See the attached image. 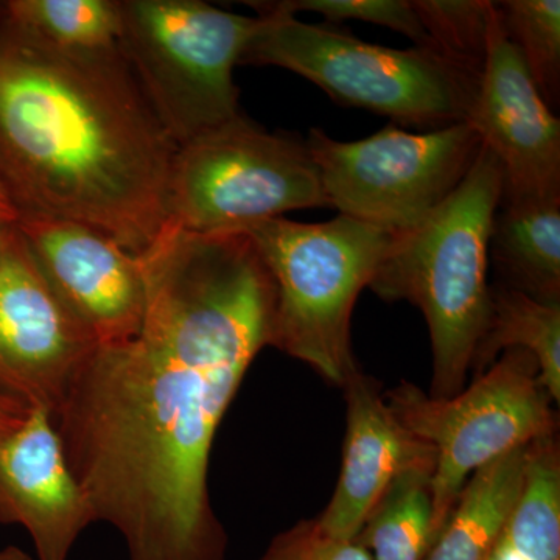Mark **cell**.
Here are the masks:
<instances>
[{
    "mask_svg": "<svg viewBox=\"0 0 560 560\" xmlns=\"http://www.w3.org/2000/svg\"><path fill=\"white\" fill-rule=\"evenodd\" d=\"M138 257L147 290L138 334L97 345L51 420L128 560H224L210 452L250 364L271 346L275 287L243 232L165 228Z\"/></svg>",
    "mask_w": 560,
    "mask_h": 560,
    "instance_id": "cell-1",
    "label": "cell"
},
{
    "mask_svg": "<svg viewBox=\"0 0 560 560\" xmlns=\"http://www.w3.org/2000/svg\"><path fill=\"white\" fill-rule=\"evenodd\" d=\"M176 151L119 46L62 49L0 3V180L20 217L73 221L142 256L167 224Z\"/></svg>",
    "mask_w": 560,
    "mask_h": 560,
    "instance_id": "cell-2",
    "label": "cell"
},
{
    "mask_svg": "<svg viewBox=\"0 0 560 560\" xmlns=\"http://www.w3.org/2000/svg\"><path fill=\"white\" fill-rule=\"evenodd\" d=\"M501 195L503 172L482 147L458 189L418 228L394 235L371 280L382 300L408 301L423 313L433 352L430 396L452 397L466 388L488 327L489 242Z\"/></svg>",
    "mask_w": 560,
    "mask_h": 560,
    "instance_id": "cell-3",
    "label": "cell"
},
{
    "mask_svg": "<svg viewBox=\"0 0 560 560\" xmlns=\"http://www.w3.org/2000/svg\"><path fill=\"white\" fill-rule=\"evenodd\" d=\"M275 287L272 348L308 364L330 385L359 370L350 320L394 235L338 215L324 223L271 219L242 230Z\"/></svg>",
    "mask_w": 560,
    "mask_h": 560,
    "instance_id": "cell-4",
    "label": "cell"
},
{
    "mask_svg": "<svg viewBox=\"0 0 560 560\" xmlns=\"http://www.w3.org/2000/svg\"><path fill=\"white\" fill-rule=\"evenodd\" d=\"M250 5L259 16L241 65L290 70L338 105L372 110L408 127L430 131L467 120L480 80L433 51L390 49L349 31L307 24L264 2Z\"/></svg>",
    "mask_w": 560,
    "mask_h": 560,
    "instance_id": "cell-5",
    "label": "cell"
},
{
    "mask_svg": "<svg viewBox=\"0 0 560 560\" xmlns=\"http://www.w3.org/2000/svg\"><path fill=\"white\" fill-rule=\"evenodd\" d=\"M119 11L121 54L176 145L242 116L234 68L257 16L198 0H119Z\"/></svg>",
    "mask_w": 560,
    "mask_h": 560,
    "instance_id": "cell-6",
    "label": "cell"
},
{
    "mask_svg": "<svg viewBox=\"0 0 560 560\" xmlns=\"http://www.w3.org/2000/svg\"><path fill=\"white\" fill-rule=\"evenodd\" d=\"M316 208H329V201L307 142L238 116L178 147L165 228L228 234Z\"/></svg>",
    "mask_w": 560,
    "mask_h": 560,
    "instance_id": "cell-7",
    "label": "cell"
},
{
    "mask_svg": "<svg viewBox=\"0 0 560 560\" xmlns=\"http://www.w3.org/2000/svg\"><path fill=\"white\" fill-rule=\"evenodd\" d=\"M401 425L436 452L431 478L440 536L460 490L475 471L508 453L558 434L555 401L526 350H506L452 397H433L401 382L383 394Z\"/></svg>",
    "mask_w": 560,
    "mask_h": 560,
    "instance_id": "cell-8",
    "label": "cell"
},
{
    "mask_svg": "<svg viewBox=\"0 0 560 560\" xmlns=\"http://www.w3.org/2000/svg\"><path fill=\"white\" fill-rule=\"evenodd\" d=\"M305 142L329 208L393 235L429 219L458 189L482 149L469 121L423 132L388 125L353 142L313 128Z\"/></svg>",
    "mask_w": 560,
    "mask_h": 560,
    "instance_id": "cell-9",
    "label": "cell"
},
{
    "mask_svg": "<svg viewBox=\"0 0 560 560\" xmlns=\"http://www.w3.org/2000/svg\"><path fill=\"white\" fill-rule=\"evenodd\" d=\"M97 348L39 270L16 223L0 228V394L54 416Z\"/></svg>",
    "mask_w": 560,
    "mask_h": 560,
    "instance_id": "cell-10",
    "label": "cell"
},
{
    "mask_svg": "<svg viewBox=\"0 0 560 560\" xmlns=\"http://www.w3.org/2000/svg\"><path fill=\"white\" fill-rule=\"evenodd\" d=\"M503 172L501 202L560 200V121L490 2L488 54L467 120Z\"/></svg>",
    "mask_w": 560,
    "mask_h": 560,
    "instance_id": "cell-11",
    "label": "cell"
},
{
    "mask_svg": "<svg viewBox=\"0 0 560 560\" xmlns=\"http://www.w3.org/2000/svg\"><path fill=\"white\" fill-rule=\"evenodd\" d=\"M16 226L51 289L97 345L138 334L147 302L139 257L73 221L20 217Z\"/></svg>",
    "mask_w": 560,
    "mask_h": 560,
    "instance_id": "cell-12",
    "label": "cell"
},
{
    "mask_svg": "<svg viewBox=\"0 0 560 560\" xmlns=\"http://www.w3.org/2000/svg\"><path fill=\"white\" fill-rule=\"evenodd\" d=\"M98 522L73 477L49 411L32 408L20 430L0 441V523L31 534L38 560H68Z\"/></svg>",
    "mask_w": 560,
    "mask_h": 560,
    "instance_id": "cell-13",
    "label": "cell"
},
{
    "mask_svg": "<svg viewBox=\"0 0 560 560\" xmlns=\"http://www.w3.org/2000/svg\"><path fill=\"white\" fill-rule=\"evenodd\" d=\"M348 407L340 478L316 521L341 539L359 536L390 482L412 467L436 466V452L401 425L377 383L357 370L341 386Z\"/></svg>",
    "mask_w": 560,
    "mask_h": 560,
    "instance_id": "cell-14",
    "label": "cell"
},
{
    "mask_svg": "<svg viewBox=\"0 0 560 560\" xmlns=\"http://www.w3.org/2000/svg\"><path fill=\"white\" fill-rule=\"evenodd\" d=\"M489 260L506 287L559 304L560 200L501 202L490 232Z\"/></svg>",
    "mask_w": 560,
    "mask_h": 560,
    "instance_id": "cell-15",
    "label": "cell"
},
{
    "mask_svg": "<svg viewBox=\"0 0 560 560\" xmlns=\"http://www.w3.org/2000/svg\"><path fill=\"white\" fill-rule=\"evenodd\" d=\"M529 445L471 475L425 560L489 559L521 495Z\"/></svg>",
    "mask_w": 560,
    "mask_h": 560,
    "instance_id": "cell-16",
    "label": "cell"
},
{
    "mask_svg": "<svg viewBox=\"0 0 560 560\" xmlns=\"http://www.w3.org/2000/svg\"><path fill=\"white\" fill-rule=\"evenodd\" d=\"M526 350L534 357L539 381L552 401L560 400V302L534 300L521 290L492 289L488 327L475 350V375L488 370L500 352Z\"/></svg>",
    "mask_w": 560,
    "mask_h": 560,
    "instance_id": "cell-17",
    "label": "cell"
},
{
    "mask_svg": "<svg viewBox=\"0 0 560 560\" xmlns=\"http://www.w3.org/2000/svg\"><path fill=\"white\" fill-rule=\"evenodd\" d=\"M434 467L405 470L372 508L355 540L372 560H425L436 541Z\"/></svg>",
    "mask_w": 560,
    "mask_h": 560,
    "instance_id": "cell-18",
    "label": "cell"
},
{
    "mask_svg": "<svg viewBox=\"0 0 560 560\" xmlns=\"http://www.w3.org/2000/svg\"><path fill=\"white\" fill-rule=\"evenodd\" d=\"M2 7L16 24L62 49L119 46V0H13Z\"/></svg>",
    "mask_w": 560,
    "mask_h": 560,
    "instance_id": "cell-19",
    "label": "cell"
},
{
    "mask_svg": "<svg viewBox=\"0 0 560 560\" xmlns=\"http://www.w3.org/2000/svg\"><path fill=\"white\" fill-rule=\"evenodd\" d=\"M495 3L501 27L521 51L529 77L548 108L560 101L559 0H506Z\"/></svg>",
    "mask_w": 560,
    "mask_h": 560,
    "instance_id": "cell-20",
    "label": "cell"
},
{
    "mask_svg": "<svg viewBox=\"0 0 560 560\" xmlns=\"http://www.w3.org/2000/svg\"><path fill=\"white\" fill-rule=\"evenodd\" d=\"M430 51L480 80L488 54L489 0H412Z\"/></svg>",
    "mask_w": 560,
    "mask_h": 560,
    "instance_id": "cell-21",
    "label": "cell"
},
{
    "mask_svg": "<svg viewBox=\"0 0 560 560\" xmlns=\"http://www.w3.org/2000/svg\"><path fill=\"white\" fill-rule=\"evenodd\" d=\"M264 3L268 9L291 16L301 11H312L331 22L352 20L382 25L407 36L418 49L430 51L429 36L410 0H280Z\"/></svg>",
    "mask_w": 560,
    "mask_h": 560,
    "instance_id": "cell-22",
    "label": "cell"
},
{
    "mask_svg": "<svg viewBox=\"0 0 560 560\" xmlns=\"http://www.w3.org/2000/svg\"><path fill=\"white\" fill-rule=\"evenodd\" d=\"M259 560H372L355 539L327 533L316 518L279 533Z\"/></svg>",
    "mask_w": 560,
    "mask_h": 560,
    "instance_id": "cell-23",
    "label": "cell"
},
{
    "mask_svg": "<svg viewBox=\"0 0 560 560\" xmlns=\"http://www.w3.org/2000/svg\"><path fill=\"white\" fill-rule=\"evenodd\" d=\"M32 408L13 397L0 394V441L13 434L24 425Z\"/></svg>",
    "mask_w": 560,
    "mask_h": 560,
    "instance_id": "cell-24",
    "label": "cell"
},
{
    "mask_svg": "<svg viewBox=\"0 0 560 560\" xmlns=\"http://www.w3.org/2000/svg\"><path fill=\"white\" fill-rule=\"evenodd\" d=\"M0 560H33L32 556H28L27 552L21 550V548L10 547L3 548L0 550Z\"/></svg>",
    "mask_w": 560,
    "mask_h": 560,
    "instance_id": "cell-25",
    "label": "cell"
},
{
    "mask_svg": "<svg viewBox=\"0 0 560 560\" xmlns=\"http://www.w3.org/2000/svg\"><path fill=\"white\" fill-rule=\"evenodd\" d=\"M18 220H20V213L13 206H0V228L16 223Z\"/></svg>",
    "mask_w": 560,
    "mask_h": 560,
    "instance_id": "cell-26",
    "label": "cell"
},
{
    "mask_svg": "<svg viewBox=\"0 0 560 560\" xmlns=\"http://www.w3.org/2000/svg\"><path fill=\"white\" fill-rule=\"evenodd\" d=\"M0 206H13V202H11L10 200L9 194H7L5 187H3L2 180H0Z\"/></svg>",
    "mask_w": 560,
    "mask_h": 560,
    "instance_id": "cell-27",
    "label": "cell"
}]
</instances>
